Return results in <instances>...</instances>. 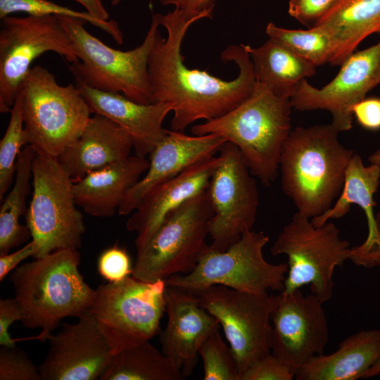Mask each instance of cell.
Returning <instances> with one entry per match:
<instances>
[{
	"instance_id": "1",
	"label": "cell",
	"mask_w": 380,
	"mask_h": 380,
	"mask_svg": "<svg viewBox=\"0 0 380 380\" xmlns=\"http://www.w3.org/2000/svg\"><path fill=\"white\" fill-rule=\"evenodd\" d=\"M167 37L157 32L148 62L151 103L171 106L172 130L183 132L194 122L219 118L235 108L252 94L255 77L250 55L244 44L228 46L221 54L224 61L239 68L237 77L224 80L204 70L191 69L184 63L181 47L187 30L202 18H212L213 13L187 14L175 8L158 14Z\"/></svg>"
},
{
	"instance_id": "2",
	"label": "cell",
	"mask_w": 380,
	"mask_h": 380,
	"mask_svg": "<svg viewBox=\"0 0 380 380\" xmlns=\"http://www.w3.org/2000/svg\"><path fill=\"white\" fill-rule=\"evenodd\" d=\"M331 124L298 127L287 137L279 172L283 192L309 218L327 211L339 196L355 153L338 139Z\"/></svg>"
},
{
	"instance_id": "3",
	"label": "cell",
	"mask_w": 380,
	"mask_h": 380,
	"mask_svg": "<svg viewBox=\"0 0 380 380\" xmlns=\"http://www.w3.org/2000/svg\"><path fill=\"white\" fill-rule=\"evenodd\" d=\"M77 248L54 251L15 268L10 277L27 329H42L32 339L44 342L61 321L89 311L95 289L80 273Z\"/></svg>"
},
{
	"instance_id": "4",
	"label": "cell",
	"mask_w": 380,
	"mask_h": 380,
	"mask_svg": "<svg viewBox=\"0 0 380 380\" xmlns=\"http://www.w3.org/2000/svg\"><path fill=\"white\" fill-rule=\"evenodd\" d=\"M291 99L255 80L251 96L226 114L194 125V135L217 134L239 150L251 173L265 186L277 177L281 153L291 129Z\"/></svg>"
},
{
	"instance_id": "5",
	"label": "cell",
	"mask_w": 380,
	"mask_h": 380,
	"mask_svg": "<svg viewBox=\"0 0 380 380\" xmlns=\"http://www.w3.org/2000/svg\"><path fill=\"white\" fill-rule=\"evenodd\" d=\"M57 17L67 32L78 59L69 65L76 84L105 91L122 93L139 103H151L148 62L160 25L158 14L153 15L142 43L129 51H120L107 46L85 29L87 23L84 20Z\"/></svg>"
},
{
	"instance_id": "6",
	"label": "cell",
	"mask_w": 380,
	"mask_h": 380,
	"mask_svg": "<svg viewBox=\"0 0 380 380\" xmlns=\"http://www.w3.org/2000/svg\"><path fill=\"white\" fill-rule=\"evenodd\" d=\"M24 127L37 153L58 158L82 134L91 113L77 85H60L39 65L23 80Z\"/></svg>"
},
{
	"instance_id": "7",
	"label": "cell",
	"mask_w": 380,
	"mask_h": 380,
	"mask_svg": "<svg viewBox=\"0 0 380 380\" xmlns=\"http://www.w3.org/2000/svg\"><path fill=\"white\" fill-rule=\"evenodd\" d=\"M271 253L288 258L281 293H291L310 284L312 293L324 303L333 296L334 270L350 260L351 248L334 223L328 221L315 226L310 218L296 212L278 235Z\"/></svg>"
},
{
	"instance_id": "8",
	"label": "cell",
	"mask_w": 380,
	"mask_h": 380,
	"mask_svg": "<svg viewBox=\"0 0 380 380\" xmlns=\"http://www.w3.org/2000/svg\"><path fill=\"white\" fill-rule=\"evenodd\" d=\"M212 215L207 189L170 213L148 242L137 251L132 276L153 282L192 272L209 246L206 238Z\"/></svg>"
},
{
	"instance_id": "9",
	"label": "cell",
	"mask_w": 380,
	"mask_h": 380,
	"mask_svg": "<svg viewBox=\"0 0 380 380\" xmlns=\"http://www.w3.org/2000/svg\"><path fill=\"white\" fill-rule=\"evenodd\" d=\"M269 241L263 232L250 229L224 251L209 245L192 272L170 277L165 283L191 293L214 285L258 294L282 291L288 265L265 259L263 248Z\"/></svg>"
},
{
	"instance_id": "10",
	"label": "cell",
	"mask_w": 380,
	"mask_h": 380,
	"mask_svg": "<svg viewBox=\"0 0 380 380\" xmlns=\"http://www.w3.org/2000/svg\"><path fill=\"white\" fill-rule=\"evenodd\" d=\"M33 191L26 224L38 246L34 258L54 251L80 248L85 232L73 181L58 158L37 153L32 163Z\"/></svg>"
},
{
	"instance_id": "11",
	"label": "cell",
	"mask_w": 380,
	"mask_h": 380,
	"mask_svg": "<svg viewBox=\"0 0 380 380\" xmlns=\"http://www.w3.org/2000/svg\"><path fill=\"white\" fill-rule=\"evenodd\" d=\"M166 287L165 280L147 282L129 276L95 289L90 310L113 355L159 332Z\"/></svg>"
},
{
	"instance_id": "12",
	"label": "cell",
	"mask_w": 380,
	"mask_h": 380,
	"mask_svg": "<svg viewBox=\"0 0 380 380\" xmlns=\"http://www.w3.org/2000/svg\"><path fill=\"white\" fill-rule=\"evenodd\" d=\"M222 327L240 376L271 353V315L277 295L251 293L214 285L193 293Z\"/></svg>"
},
{
	"instance_id": "13",
	"label": "cell",
	"mask_w": 380,
	"mask_h": 380,
	"mask_svg": "<svg viewBox=\"0 0 380 380\" xmlns=\"http://www.w3.org/2000/svg\"><path fill=\"white\" fill-rule=\"evenodd\" d=\"M0 30V111L11 112L33 61L54 52L78 61L70 39L56 15L6 16Z\"/></svg>"
},
{
	"instance_id": "14",
	"label": "cell",
	"mask_w": 380,
	"mask_h": 380,
	"mask_svg": "<svg viewBox=\"0 0 380 380\" xmlns=\"http://www.w3.org/2000/svg\"><path fill=\"white\" fill-rule=\"evenodd\" d=\"M221 162L212 175L208 194L213 215L209 223L210 246L224 251L252 229L259 205L255 177L239 150L226 142L219 153Z\"/></svg>"
},
{
	"instance_id": "15",
	"label": "cell",
	"mask_w": 380,
	"mask_h": 380,
	"mask_svg": "<svg viewBox=\"0 0 380 380\" xmlns=\"http://www.w3.org/2000/svg\"><path fill=\"white\" fill-rule=\"evenodd\" d=\"M320 299L300 289L277 295L271 315V353L295 374L310 358L324 353L329 325Z\"/></svg>"
},
{
	"instance_id": "16",
	"label": "cell",
	"mask_w": 380,
	"mask_h": 380,
	"mask_svg": "<svg viewBox=\"0 0 380 380\" xmlns=\"http://www.w3.org/2000/svg\"><path fill=\"white\" fill-rule=\"evenodd\" d=\"M341 65L337 75L326 86L317 89L305 80L291 98L296 110L329 111L331 123L340 132L352 128L353 107L380 83V39L353 52Z\"/></svg>"
},
{
	"instance_id": "17",
	"label": "cell",
	"mask_w": 380,
	"mask_h": 380,
	"mask_svg": "<svg viewBox=\"0 0 380 380\" xmlns=\"http://www.w3.org/2000/svg\"><path fill=\"white\" fill-rule=\"evenodd\" d=\"M75 324L63 323L51 334L49 350L39 367L41 380H95L101 377L113 355L91 310Z\"/></svg>"
},
{
	"instance_id": "18",
	"label": "cell",
	"mask_w": 380,
	"mask_h": 380,
	"mask_svg": "<svg viewBox=\"0 0 380 380\" xmlns=\"http://www.w3.org/2000/svg\"><path fill=\"white\" fill-rule=\"evenodd\" d=\"M165 312L167 322L160 332L162 353L185 378L196 365L201 346L220 324L193 293L174 286L166 287Z\"/></svg>"
},
{
	"instance_id": "19",
	"label": "cell",
	"mask_w": 380,
	"mask_h": 380,
	"mask_svg": "<svg viewBox=\"0 0 380 380\" xmlns=\"http://www.w3.org/2000/svg\"><path fill=\"white\" fill-rule=\"evenodd\" d=\"M220 162L219 153L202 160L158 185L142 198L126 222L127 229L137 234V251L148 242L170 213L207 189Z\"/></svg>"
},
{
	"instance_id": "20",
	"label": "cell",
	"mask_w": 380,
	"mask_h": 380,
	"mask_svg": "<svg viewBox=\"0 0 380 380\" xmlns=\"http://www.w3.org/2000/svg\"><path fill=\"white\" fill-rule=\"evenodd\" d=\"M225 143L223 138L214 134L189 135L167 129L148 156L146 174L127 194L118 215L131 214L151 190L198 162L216 155Z\"/></svg>"
},
{
	"instance_id": "21",
	"label": "cell",
	"mask_w": 380,
	"mask_h": 380,
	"mask_svg": "<svg viewBox=\"0 0 380 380\" xmlns=\"http://www.w3.org/2000/svg\"><path fill=\"white\" fill-rule=\"evenodd\" d=\"M380 184V168L373 163L365 165L355 153L345 172L343 189L333 205L323 214L311 218L315 226L331 219L345 216L353 204L359 205L365 215L368 234L365 241L351 248L350 260L357 266L371 268L380 265V231L374 214V194Z\"/></svg>"
},
{
	"instance_id": "22",
	"label": "cell",
	"mask_w": 380,
	"mask_h": 380,
	"mask_svg": "<svg viewBox=\"0 0 380 380\" xmlns=\"http://www.w3.org/2000/svg\"><path fill=\"white\" fill-rule=\"evenodd\" d=\"M91 113L103 115L125 130L133 141L135 155L146 158L162 141L167 129L163 126L170 105L143 104L123 94L76 84Z\"/></svg>"
},
{
	"instance_id": "23",
	"label": "cell",
	"mask_w": 380,
	"mask_h": 380,
	"mask_svg": "<svg viewBox=\"0 0 380 380\" xmlns=\"http://www.w3.org/2000/svg\"><path fill=\"white\" fill-rule=\"evenodd\" d=\"M134 148L128 133L108 118L94 114L77 140L58 160L73 182L130 156Z\"/></svg>"
},
{
	"instance_id": "24",
	"label": "cell",
	"mask_w": 380,
	"mask_h": 380,
	"mask_svg": "<svg viewBox=\"0 0 380 380\" xmlns=\"http://www.w3.org/2000/svg\"><path fill=\"white\" fill-rule=\"evenodd\" d=\"M148 166V160L134 155L87 175L73 182L77 205L91 216L113 217Z\"/></svg>"
},
{
	"instance_id": "25",
	"label": "cell",
	"mask_w": 380,
	"mask_h": 380,
	"mask_svg": "<svg viewBox=\"0 0 380 380\" xmlns=\"http://www.w3.org/2000/svg\"><path fill=\"white\" fill-rule=\"evenodd\" d=\"M380 359V330L357 331L334 353L315 355L295 373L297 380H355Z\"/></svg>"
},
{
	"instance_id": "26",
	"label": "cell",
	"mask_w": 380,
	"mask_h": 380,
	"mask_svg": "<svg viewBox=\"0 0 380 380\" xmlns=\"http://www.w3.org/2000/svg\"><path fill=\"white\" fill-rule=\"evenodd\" d=\"M312 27L327 32L332 43L329 63L341 65L363 39L380 33V0H339Z\"/></svg>"
},
{
	"instance_id": "27",
	"label": "cell",
	"mask_w": 380,
	"mask_h": 380,
	"mask_svg": "<svg viewBox=\"0 0 380 380\" xmlns=\"http://www.w3.org/2000/svg\"><path fill=\"white\" fill-rule=\"evenodd\" d=\"M244 46L252 61L255 80L279 97L291 99L303 81L316 72V65L272 39L259 47Z\"/></svg>"
},
{
	"instance_id": "28",
	"label": "cell",
	"mask_w": 380,
	"mask_h": 380,
	"mask_svg": "<svg viewBox=\"0 0 380 380\" xmlns=\"http://www.w3.org/2000/svg\"><path fill=\"white\" fill-rule=\"evenodd\" d=\"M35 149L30 144L19 154L13 186L1 201L0 208V255L9 253L27 241L31 236L27 226L19 220L25 213L26 198L30 192L32 163Z\"/></svg>"
},
{
	"instance_id": "29",
	"label": "cell",
	"mask_w": 380,
	"mask_h": 380,
	"mask_svg": "<svg viewBox=\"0 0 380 380\" xmlns=\"http://www.w3.org/2000/svg\"><path fill=\"white\" fill-rule=\"evenodd\" d=\"M179 370L149 341L114 354L101 380H181Z\"/></svg>"
},
{
	"instance_id": "30",
	"label": "cell",
	"mask_w": 380,
	"mask_h": 380,
	"mask_svg": "<svg viewBox=\"0 0 380 380\" xmlns=\"http://www.w3.org/2000/svg\"><path fill=\"white\" fill-rule=\"evenodd\" d=\"M265 32L272 39L316 66L329 63L332 43L327 32L317 27L291 30L268 23Z\"/></svg>"
},
{
	"instance_id": "31",
	"label": "cell",
	"mask_w": 380,
	"mask_h": 380,
	"mask_svg": "<svg viewBox=\"0 0 380 380\" xmlns=\"http://www.w3.org/2000/svg\"><path fill=\"white\" fill-rule=\"evenodd\" d=\"M22 12L32 15H56L80 19L108 33L118 44L124 41L118 23L114 20L97 19L87 12L73 10L48 0H0V18Z\"/></svg>"
},
{
	"instance_id": "32",
	"label": "cell",
	"mask_w": 380,
	"mask_h": 380,
	"mask_svg": "<svg viewBox=\"0 0 380 380\" xmlns=\"http://www.w3.org/2000/svg\"><path fill=\"white\" fill-rule=\"evenodd\" d=\"M9 122L0 141V201L13 183L17 159L21 148L28 144L24 127L23 96L20 91L15 97L11 110Z\"/></svg>"
},
{
	"instance_id": "33",
	"label": "cell",
	"mask_w": 380,
	"mask_h": 380,
	"mask_svg": "<svg viewBox=\"0 0 380 380\" xmlns=\"http://www.w3.org/2000/svg\"><path fill=\"white\" fill-rule=\"evenodd\" d=\"M204 380H239L236 363L230 346L219 329L211 334L200 348Z\"/></svg>"
},
{
	"instance_id": "34",
	"label": "cell",
	"mask_w": 380,
	"mask_h": 380,
	"mask_svg": "<svg viewBox=\"0 0 380 380\" xmlns=\"http://www.w3.org/2000/svg\"><path fill=\"white\" fill-rule=\"evenodd\" d=\"M0 380H41L39 368L16 346L0 348Z\"/></svg>"
},
{
	"instance_id": "35",
	"label": "cell",
	"mask_w": 380,
	"mask_h": 380,
	"mask_svg": "<svg viewBox=\"0 0 380 380\" xmlns=\"http://www.w3.org/2000/svg\"><path fill=\"white\" fill-rule=\"evenodd\" d=\"M131 260L125 249L115 244L99 255L98 272L108 282H117L132 275Z\"/></svg>"
},
{
	"instance_id": "36",
	"label": "cell",
	"mask_w": 380,
	"mask_h": 380,
	"mask_svg": "<svg viewBox=\"0 0 380 380\" xmlns=\"http://www.w3.org/2000/svg\"><path fill=\"white\" fill-rule=\"evenodd\" d=\"M294 378V373L270 353L245 370L240 380H291Z\"/></svg>"
},
{
	"instance_id": "37",
	"label": "cell",
	"mask_w": 380,
	"mask_h": 380,
	"mask_svg": "<svg viewBox=\"0 0 380 380\" xmlns=\"http://www.w3.org/2000/svg\"><path fill=\"white\" fill-rule=\"evenodd\" d=\"M338 1L290 0L289 13L302 24L312 27L327 13Z\"/></svg>"
},
{
	"instance_id": "38",
	"label": "cell",
	"mask_w": 380,
	"mask_h": 380,
	"mask_svg": "<svg viewBox=\"0 0 380 380\" xmlns=\"http://www.w3.org/2000/svg\"><path fill=\"white\" fill-rule=\"evenodd\" d=\"M23 312L18 300L14 298L0 300V345L7 347L16 346L18 341L27 340V338H12L8 329L15 321L22 320Z\"/></svg>"
},
{
	"instance_id": "39",
	"label": "cell",
	"mask_w": 380,
	"mask_h": 380,
	"mask_svg": "<svg viewBox=\"0 0 380 380\" xmlns=\"http://www.w3.org/2000/svg\"><path fill=\"white\" fill-rule=\"evenodd\" d=\"M353 117L365 129H380V99H364L353 108Z\"/></svg>"
},
{
	"instance_id": "40",
	"label": "cell",
	"mask_w": 380,
	"mask_h": 380,
	"mask_svg": "<svg viewBox=\"0 0 380 380\" xmlns=\"http://www.w3.org/2000/svg\"><path fill=\"white\" fill-rule=\"evenodd\" d=\"M38 250L37 243L32 239L25 246L11 253L0 255V281L13 270L21 261L28 257H34Z\"/></svg>"
},
{
	"instance_id": "41",
	"label": "cell",
	"mask_w": 380,
	"mask_h": 380,
	"mask_svg": "<svg viewBox=\"0 0 380 380\" xmlns=\"http://www.w3.org/2000/svg\"><path fill=\"white\" fill-rule=\"evenodd\" d=\"M215 0H160L163 6L172 5L187 14L213 12Z\"/></svg>"
},
{
	"instance_id": "42",
	"label": "cell",
	"mask_w": 380,
	"mask_h": 380,
	"mask_svg": "<svg viewBox=\"0 0 380 380\" xmlns=\"http://www.w3.org/2000/svg\"><path fill=\"white\" fill-rule=\"evenodd\" d=\"M75 1L82 5L86 9V12L89 13L94 18L102 20H108L109 15L103 4L102 0Z\"/></svg>"
},
{
	"instance_id": "43",
	"label": "cell",
	"mask_w": 380,
	"mask_h": 380,
	"mask_svg": "<svg viewBox=\"0 0 380 380\" xmlns=\"http://www.w3.org/2000/svg\"><path fill=\"white\" fill-rule=\"evenodd\" d=\"M380 376V359L366 372L362 379Z\"/></svg>"
},
{
	"instance_id": "44",
	"label": "cell",
	"mask_w": 380,
	"mask_h": 380,
	"mask_svg": "<svg viewBox=\"0 0 380 380\" xmlns=\"http://www.w3.org/2000/svg\"><path fill=\"white\" fill-rule=\"evenodd\" d=\"M368 160L370 163L376 164L380 168V149L376 150L375 152L372 153L369 156Z\"/></svg>"
},
{
	"instance_id": "45",
	"label": "cell",
	"mask_w": 380,
	"mask_h": 380,
	"mask_svg": "<svg viewBox=\"0 0 380 380\" xmlns=\"http://www.w3.org/2000/svg\"><path fill=\"white\" fill-rule=\"evenodd\" d=\"M376 217L377 225H378L379 229L380 231V209H379V212L376 213Z\"/></svg>"
},
{
	"instance_id": "46",
	"label": "cell",
	"mask_w": 380,
	"mask_h": 380,
	"mask_svg": "<svg viewBox=\"0 0 380 380\" xmlns=\"http://www.w3.org/2000/svg\"><path fill=\"white\" fill-rule=\"evenodd\" d=\"M122 0H111V4L113 6H116L118 5V4H120V2Z\"/></svg>"
}]
</instances>
